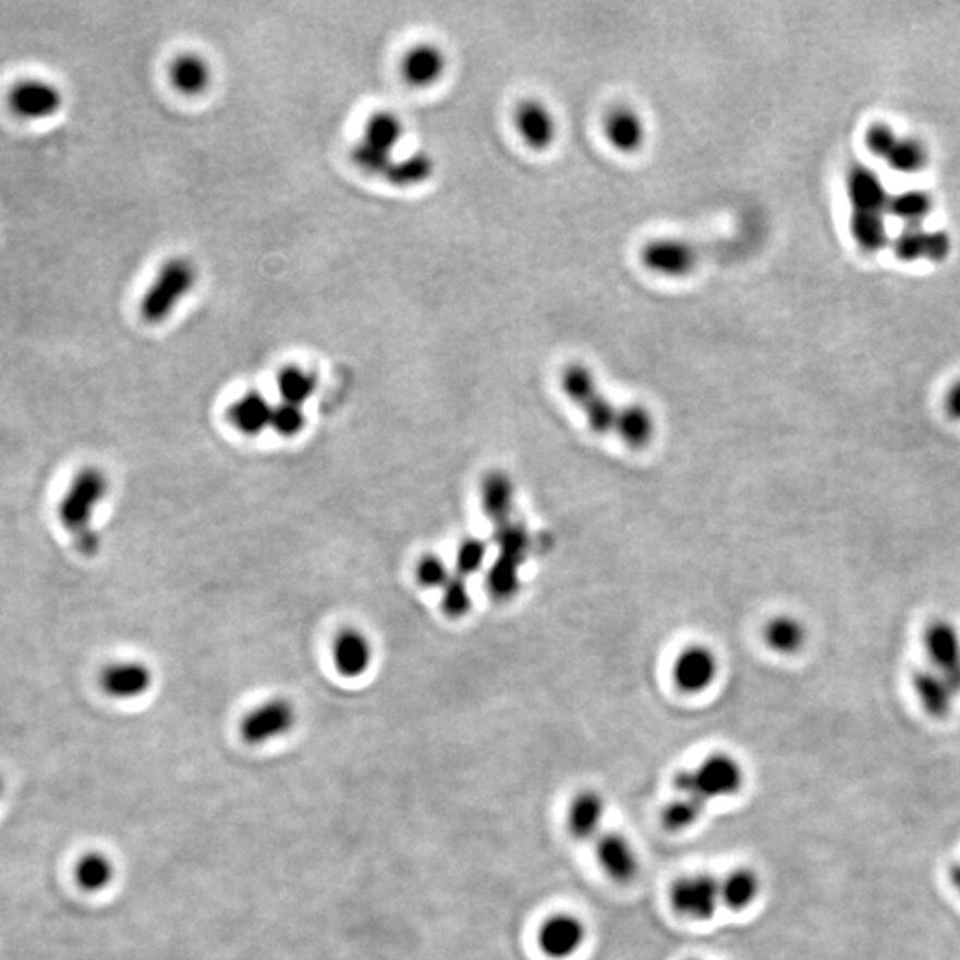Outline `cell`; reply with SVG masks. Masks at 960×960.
<instances>
[{
  "mask_svg": "<svg viewBox=\"0 0 960 960\" xmlns=\"http://www.w3.org/2000/svg\"><path fill=\"white\" fill-rule=\"evenodd\" d=\"M847 196L850 202V233L866 253H878L888 246L886 227L891 194L874 169L854 165L847 173Z\"/></svg>",
  "mask_w": 960,
  "mask_h": 960,
  "instance_id": "obj_1",
  "label": "cell"
},
{
  "mask_svg": "<svg viewBox=\"0 0 960 960\" xmlns=\"http://www.w3.org/2000/svg\"><path fill=\"white\" fill-rule=\"evenodd\" d=\"M743 782L745 773L739 760L726 753H715L692 770L676 774L672 785L676 795L692 797L708 806L715 799L737 795Z\"/></svg>",
  "mask_w": 960,
  "mask_h": 960,
  "instance_id": "obj_2",
  "label": "cell"
},
{
  "mask_svg": "<svg viewBox=\"0 0 960 960\" xmlns=\"http://www.w3.org/2000/svg\"><path fill=\"white\" fill-rule=\"evenodd\" d=\"M196 281L198 269L193 262L182 256L166 262L141 300V317L150 324L166 323L191 294Z\"/></svg>",
  "mask_w": 960,
  "mask_h": 960,
  "instance_id": "obj_3",
  "label": "cell"
},
{
  "mask_svg": "<svg viewBox=\"0 0 960 960\" xmlns=\"http://www.w3.org/2000/svg\"><path fill=\"white\" fill-rule=\"evenodd\" d=\"M107 491H109V481L100 469L87 466L73 477L59 502L58 517L61 525L75 539L93 531V517L98 506L104 502Z\"/></svg>",
  "mask_w": 960,
  "mask_h": 960,
  "instance_id": "obj_4",
  "label": "cell"
},
{
  "mask_svg": "<svg viewBox=\"0 0 960 960\" xmlns=\"http://www.w3.org/2000/svg\"><path fill=\"white\" fill-rule=\"evenodd\" d=\"M864 145L870 154L884 160L898 173H920L928 165L927 148L920 141L897 134L891 126L883 123L870 126L864 135Z\"/></svg>",
  "mask_w": 960,
  "mask_h": 960,
  "instance_id": "obj_5",
  "label": "cell"
},
{
  "mask_svg": "<svg viewBox=\"0 0 960 960\" xmlns=\"http://www.w3.org/2000/svg\"><path fill=\"white\" fill-rule=\"evenodd\" d=\"M669 903L678 916L706 922L719 909L720 880L709 874L683 875L669 888Z\"/></svg>",
  "mask_w": 960,
  "mask_h": 960,
  "instance_id": "obj_6",
  "label": "cell"
},
{
  "mask_svg": "<svg viewBox=\"0 0 960 960\" xmlns=\"http://www.w3.org/2000/svg\"><path fill=\"white\" fill-rule=\"evenodd\" d=\"M700 260V253L691 242L672 236H661L644 244L641 250L642 266L649 272L667 278L691 275Z\"/></svg>",
  "mask_w": 960,
  "mask_h": 960,
  "instance_id": "obj_7",
  "label": "cell"
},
{
  "mask_svg": "<svg viewBox=\"0 0 960 960\" xmlns=\"http://www.w3.org/2000/svg\"><path fill=\"white\" fill-rule=\"evenodd\" d=\"M587 939V927L579 916L559 912L546 918L537 932V945L548 959L566 960L576 956Z\"/></svg>",
  "mask_w": 960,
  "mask_h": 960,
  "instance_id": "obj_8",
  "label": "cell"
},
{
  "mask_svg": "<svg viewBox=\"0 0 960 960\" xmlns=\"http://www.w3.org/2000/svg\"><path fill=\"white\" fill-rule=\"evenodd\" d=\"M295 719H297V714H295L294 705L289 701H267V703H262L260 706L253 708L242 719V739L252 745H260V743L280 739L294 728Z\"/></svg>",
  "mask_w": 960,
  "mask_h": 960,
  "instance_id": "obj_9",
  "label": "cell"
},
{
  "mask_svg": "<svg viewBox=\"0 0 960 960\" xmlns=\"http://www.w3.org/2000/svg\"><path fill=\"white\" fill-rule=\"evenodd\" d=\"M8 104L19 118L47 120L63 107V93L41 78H24L11 87Z\"/></svg>",
  "mask_w": 960,
  "mask_h": 960,
  "instance_id": "obj_10",
  "label": "cell"
},
{
  "mask_svg": "<svg viewBox=\"0 0 960 960\" xmlns=\"http://www.w3.org/2000/svg\"><path fill=\"white\" fill-rule=\"evenodd\" d=\"M514 129L528 148L548 150L556 141L559 125L557 118L545 101L525 98L514 109Z\"/></svg>",
  "mask_w": 960,
  "mask_h": 960,
  "instance_id": "obj_11",
  "label": "cell"
},
{
  "mask_svg": "<svg viewBox=\"0 0 960 960\" xmlns=\"http://www.w3.org/2000/svg\"><path fill=\"white\" fill-rule=\"evenodd\" d=\"M894 252L898 260L945 262L951 253L950 235L941 230H925L923 227L903 228L894 239Z\"/></svg>",
  "mask_w": 960,
  "mask_h": 960,
  "instance_id": "obj_12",
  "label": "cell"
},
{
  "mask_svg": "<svg viewBox=\"0 0 960 960\" xmlns=\"http://www.w3.org/2000/svg\"><path fill=\"white\" fill-rule=\"evenodd\" d=\"M928 667L948 676L960 686V632L950 621H934L923 635Z\"/></svg>",
  "mask_w": 960,
  "mask_h": 960,
  "instance_id": "obj_13",
  "label": "cell"
},
{
  "mask_svg": "<svg viewBox=\"0 0 960 960\" xmlns=\"http://www.w3.org/2000/svg\"><path fill=\"white\" fill-rule=\"evenodd\" d=\"M599 866L616 883H632L641 870L637 850L621 833H601L596 838Z\"/></svg>",
  "mask_w": 960,
  "mask_h": 960,
  "instance_id": "obj_14",
  "label": "cell"
},
{
  "mask_svg": "<svg viewBox=\"0 0 960 960\" xmlns=\"http://www.w3.org/2000/svg\"><path fill=\"white\" fill-rule=\"evenodd\" d=\"M912 689L916 694V700L925 709V714L931 715L932 719H945L951 714L956 701L959 700L960 689L957 683L936 671V669H922L912 678Z\"/></svg>",
  "mask_w": 960,
  "mask_h": 960,
  "instance_id": "obj_15",
  "label": "cell"
},
{
  "mask_svg": "<svg viewBox=\"0 0 960 960\" xmlns=\"http://www.w3.org/2000/svg\"><path fill=\"white\" fill-rule=\"evenodd\" d=\"M719 672V664L714 653L705 646H691L680 653L676 658L675 683L681 692L686 694H700L714 683L715 676Z\"/></svg>",
  "mask_w": 960,
  "mask_h": 960,
  "instance_id": "obj_16",
  "label": "cell"
},
{
  "mask_svg": "<svg viewBox=\"0 0 960 960\" xmlns=\"http://www.w3.org/2000/svg\"><path fill=\"white\" fill-rule=\"evenodd\" d=\"M604 134L613 150L635 154L646 143V121L635 107L616 106L605 117Z\"/></svg>",
  "mask_w": 960,
  "mask_h": 960,
  "instance_id": "obj_17",
  "label": "cell"
},
{
  "mask_svg": "<svg viewBox=\"0 0 960 960\" xmlns=\"http://www.w3.org/2000/svg\"><path fill=\"white\" fill-rule=\"evenodd\" d=\"M151 669L141 661H114L100 675V686L114 700H135L150 691Z\"/></svg>",
  "mask_w": 960,
  "mask_h": 960,
  "instance_id": "obj_18",
  "label": "cell"
},
{
  "mask_svg": "<svg viewBox=\"0 0 960 960\" xmlns=\"http://www.w3.org/2000/svg\"><path fill=\"white\" fill-rule=\"evenodd\" d=\"M607 815V804L601 793L582 790L571 799L568 806V829L576 840L587 841L598 838Z\"/></svg>",
  "mask_w": 960,
  "mask_h": 960,
  "instance_id": "obj_19",
  "label": "cell"
},
{
  "mask_svg": "<svg viewBox=\"0 0 960 960\" xmlns=\"http://www.w3.org/2000/svg\"><path fill=\"white\" fill-rule=\"evenodd\" d=\"M447 64H449L447 56L438 45H416L402 59V77L411 86L429 87L443 77Z\"/></svg>",
  "mask_w": 960,
  "mask_h": 960,
  "instance_id": "obj_20",
  "label": "cell"
},
{
  "mask_svg": "<svg viewBox=\"0 0 960 960\" xmlns=\"http://www.w3.org/2000/svg\"><path fill=\"white\" fill-rule=\"evenodd\" d=\"M374 658L370 641L357 630H343L333 644V661L337 671L345 678L365 675Z\"/></svg>",
  "mask_w": 960,
  "mask_h": 960,
  "instance_id": "obj_21",
  "label": "cell"
},
{
  "mask_svg": "<svg viewBox=\"0 0 960 960\" xmlns=\"http://www.w3.org/2000/svg\"><path fill=\"white\" fill-rule=\"evenodd\" d=\"M272 410L275 405L270 404L262 393L247 391L230 405L228 418L242 435L256 436L269 429Z\"/></svg>",
  "mask_w": 960,
  "mask_h": 960,
  "instance_id": "obj_22",
  "label": "cell"
},
{
  "mask_svg": "<svg viewBox=\"0 0 960 960\" xmlns=\"http://www.w3.org/2000/svg\"><path fill=\"white\" fill-rule=\"evenodd\" d=\"M169 78L177 92L196 97L207 92L212 81V68L199 53H180L169 66Z\"/></svg>",
  "mask_w": 960,
  "mask_h": 960,
  "instance_id": "obj_23",
  "label": "cell"
},
{
  "mask_svg": "<svg viewBox=\"0 0 960 960\" xmlns=\"http://www.w3.org/2000/svg\"><path fill=\"white\" fill-rule=\"evenodd\" d=\"M762 894V878L758 872L749 866H740L729 872L720 880V900L729 909L740 912L753 906Z\"/></svg>",
  "mask_w": 960,
  "mask_h": 960,
  "instance_id": "obj_24",
  "label": "cell"
},
{
  "mask_svg": "<svg viewBox=\"0 0 960 960\" xmlns=\"http://www.w3.org/2000/svg\"><path fill=\"white\" fill-rule=\"evenodd\" d=\"M613 433L632 449H644L655 435V421L649 410L641 404L619 408L618 422Z\"/></svg>",
  "mask_w": 960,
  "mask_h": 960,
  "instance_id": "obj_25",
  "label": "cell"
},
{
  "mask_svg": "<svg viewBox=\"0 0 960 960\" xmlns=\"http://www.w3.org/2000/svg\"><path fill=\"white\" fill-rule=\"evenodd\" d=\"M483 507L495 525L512 518L514 509V486L502 472H493L483 481Z\"/></svg>",
  "mask_w": 960,
  "mask_h": 960,
  "instance_id": "obj_26",
  "label": "cell"
},
{
  "mask_svg": "<svg viewBox=\"0 0 960 960\" xmlns=\"http://www.w3.org/2000/svg\"><path fill=\"white\" fill-rule=\"evenodd\" d=\"M765 642L779 655H795L806 646L807 630L793 616H777L765 627Z\"/></svg>",
  "mask_w": 960,
  "mask_h": 960,
  "instance_id": "obj_27",
  "label": "cell"
},
{
  "mask_svg": "<svg viewBox=\"0 0 960 960\" xmlns=\"http://www.w3.org/2000/svg\"><path fill=\"white\" fill-rule=\"evenodd\" d=\"M934 208V202L925 191H903L891 194L888 202V216L903 222V228L923 227Z\"/></svg>",
  "mask_w": 960,
  "mask_h": 960,
  "instance_id": "obj_28",
  "label": "cell"
},
{
  "mask_svg": "<svg viewBox=\"0 0 960 960\" xmlns=\"http://www.w3.org/2000/svg\"><path fill=\"white\" fill-rule=\"evenodd\" d=\"M435 159L427 151H415L404 159L393 160L385 179L396 187H415L435 174Z\"/></svg>",
  "mask_w": 960,
  "mask_h": 960,
  "instance_id": "obj_29",
  "label": "cell"
},
{
  "mask_svg": "<svg viewBox=\"0 0 960 960\" xmlns=\"http://www.w3.org/2000/svg\"><path fill=\"white\" fill-rule=\"evenodd\" d=\"M402 135H404V125L401 118L390 111H377L365 123L362 141L376 146L379 150L393 154L396 146L401 143Z\"/></svg>",
  "mask_w": 960,
  "mask_h": 960,
  "instance_id": "obj_30",
  "label": "cell"
},
{
  "mask_svg": "<svg viewBox=\"0 0 960 960\" xmlns=\"http://www.w3.org/2000/svg\"><path fill=\"white\" fill-rule=\"evenodd\" d=\"M560 385L566 396L576 405L585 404L598 393V379L594 376V372L590 367H585L582 363H571L562 372Z\"/></svg>",
  "mask_w": 960,
  "mask_h": 960,
  "instance_id": "obj_31",
  "label": "cell"
},
{
  "mask_svg": "<svg viewBox=\"0 0 960 960\" xmlns=\"http://www.w3.org/2000/svg\"><path fill=\"white\" fill-rule=\"evenodd\" d=\"M317 388L314 374L301 367H285L278 376V390L283 402L303 405L308 402Z\"/></svg>",
  "mask_w": 960,
  "mask_h": 960,
  "instance_id": "obj_32",
  "label": "cell"
},
{
  "mask_svg": "<svg viewBox=\"0 0 960 960\" xmlns=\"http://www.w3.org/2000/svg\"><path fill=\"white\" fill-rule=\"evenodd\" d=\"M706 807L708 806L705 802L692 799V797L676 795L661 813V822H664L666 829L681 833V830L695 826L701 816L705 815Z\"/></svg>",
  "mask_w": 960,
  "mask_h": 960,
  "instance_id": "obj_33",
  "label": "cell"
},
{
  "mask_svg": "<svg viewBox=\"0 0 960 960\" xmlns=\"http://www.w3.org/2000/svg\"><path fill=\"white\" fill-rule=\"evenodd\" d=\"M112 875H114V866L109 858L101 855L100 852L84 855L75 868L78 886L86 891H100L106 888L111 883Z\"/></svg>",
  "mask_w": 960,
  "mask_h": 960,
  "instance_id": "obj_34",
  "label": "cell"
},
{
  "mask_svg": "<svg viewBox=\"0 0 960 960\" xmlns=\"http://www.w3.org/2000/svg\"><path fill=\"white\" fill-rule=\"evenodd\" d=\"M580 410L584 411L585 421H587L594 433L608 435V433H613V429H616L619 408L613 405V402L607 396H604L601 391H598L585 404L580 405Z\"/></svg>",
  "mask_w": 960,
  "mask_h": 960,
  "instance_id": "obj_35",
  "label": "cell"
},
{
  "mask_svg": "<svg viewBox=\"0 0 960 960\" xmlns=\"http://www.w3.org/2000/svg\"><path fill=\"white\" fill-rule=\"evenodd\" d=\"M441 593H443L441 605H443L445 613L449 618H463L470 612L472 594H470L469 584H466L464 576L458 573L452 574L449 582L443 585Z\"/></svg>",
  "mask_w": 960,
  "mask_h": 960,
  "instance_id": "obj_36",
  "label": "cell"
},
{
  "mask_svg": "<svg viewBox=\"0 0 960 960\" xmlns=\"http://www.w3.org/2000/svg\"><path fill=\"white\" fill-rule=\"evenodd\" d=\"M306 427V415H304L303 405L290 404V402H281L275 405L272 410V418H270V429L276 435L283 438H294L301 435Z\"/></svg>",
  "mask_w": 960,
  "mask_h": 960,
  "instance_id": "obj_37",
  "label": "cell"
},
{
  "mask_svg": "<svg viewBox=\"0 0 960 960\" xmlns=\"http://www.w3.org/2000/svg\"><path fill=\"white\" fill-rule=\"evenodd\" d=\"M486 556H488V546L484 540L475 539V537L464 539L459 545L458 556H455V573L461 574L464 579L470 574L477 573L483 568Z\"/></svg>",
  "mask_w": 960,
  "mask_h": 960,
  "instance_id": "obj_38",
  "label": "cell"
},
{
  "mask_svg": "<svg viewBox=\"0 0 960 960\" xmlns=\"http://www.w3.org/2000/svg\"><path fill=\"white\" fill-rule=\"evenodd\" d=\"M353 159L363 171L370 174H387L388 168L393 162V154L379 150L376 146L368 145L365 141H360L353 151Z\"/></svg>",
  "mask_w": 960,
  "mask_h": 960,
  "instance_id": "obj_39",
  "label": "cell"
},
{
  "mask_svg": "<svg viewBox=\"0 0 960 960\" xmlns=\"http://www.w3.org/2000/svg\"><path fill=\"white\" fill-rule=\"evenodd\" d=\"M450 576L452 573L445 564L443 559L436 556L424 557L416 566V579L421 585L429 587V590H443V585L449 582Z\"/></svg>",
  "mask_w": 960,
  "mask_h": 960,
  "instance_id": "obj_40",
  "label": "cell"
},
{
  "mask_svg": "<svg viewBox=\"0 0 960 960\" xmlns=\"http://www.w3.org/2000/svg\"><path fill=\"white\" fill-rule=\"evenodd\" d=\"M945 411L951 421L960 422V379L946 391Z\"/></svg>",
  "mask_w": 960,
  "mask_h": 960,
  "instance_id": "obj_41",
  "label": "cell"
},
{
  "mask_svg": "<svg viewBox=\"0 0 960 960\" xmlns=\"http://www.w3.org/2000/svg\"><path fill=\"white\" fill-rule=\"evenodd\" d=\"M948 884H950V888L953 889V894L960 898V858L959 860L953 861L950 870H948Z\"/></svg>",
  "mask_w": 960,
  "mask_h": 960,
  "instance_id": "obj_42",
  "label": "cell"
},
{
  "mask_svg": "<svg viewBox=\"0 0 960 960\" xmlns=\"http://www.w3.org/2000/svg\"><path fill=\"white\" fill-rule=\"evenodd\" d=\"M2 788H4V785H2V777H0V795H2Z\"/></svg>",
  "mask_w": 960,
  "mask_h": 960,
  "instance_id": "obj_43",
  "label": "cell"
}]
</instances>
